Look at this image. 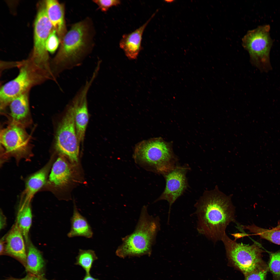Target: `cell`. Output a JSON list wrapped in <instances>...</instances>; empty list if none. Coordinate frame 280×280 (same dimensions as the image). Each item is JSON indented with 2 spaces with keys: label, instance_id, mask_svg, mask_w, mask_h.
I'll return each instance as SVG.
<instances>
[{
  "label": "cell",
  "instance_id": "cell-11",
  "mask_svg": "<svg viewBox=\"0 0 280 280\" xmlns=\"http://www.w3.org/2000/svg\"><path fill=\"white\" fill-rule=\"evenodd\" d=\"M98 74L93 73L73 97L69 103L74 112L76 131L80 143H82L89 121L87 96L89 91Z\"/></svg>",
  "mask_w": 280,
  "mask_h": 280
},
{
  "label": "cell",
  "instance_id": "cell-30",
  "mask_svg": "<svg viewBox=\"0 0 280 280\" xmlns=\"http://www.w3.org/2000/svg\"><path fill=\"white\" fill-rule=\"evenodd\" d=\"M5 216L2 213L0 215V229L3 228L6 224V219Z\"/></svg>",
  "mask_w": 280,
  "mask_h": 280
},
{
  "label": "cell",
  "instance_id": "cell-22",
  "mask_svg": "<svg viewBox=\"0 0 280 280\" xmlns=\"http://www.w3.org/2000/svg\"><path fill=\"white\" fill-rule=\"evenodd\" d=\"M242 229H247L254 234L259 236L275 244L280 245V229H271L258 227L254 224L251 225H241Z\"/></svg>",
  "mask_w": 280,
  "mask_h": 280
},
{
  "label": "cell",
  "instance_id": "cell-4",
  "mask_svg": "<svg viewBox=\"0 0 280 280\" xmlns=\"http://www.w3.org/2000/svg\"><path fill=\"white\" fill-rule=\"evenodd\" d=\"M134 157L137 163L163 175L177 166V159L170 145L160 138L144 141L138 144Z\"/></svg>",
  "mask_w": 280,
  "mask_h": 280
},
{
  "label": "cell",
  "instance_id": "cell-5",
  "mask_svg": "<svg viewBox=\"0 0 280 280\" xmlns=\"http://www.w3.org/2000/svg\"><path fill=\"white\" fill-rule=\"evenodd\" d=\"M31 62L29 59L21 62L22 65H20L17 76L1 87L0 90L1 109H4L15 98L29 92L32 86L49 79Z\"/></svg>",
  "mask_w": 280,
  "mask_h": 280
},
{
  "label": "cell",
  "instance_id": "cell-10",
  "mask_svg": "<svg viewBox=\"0 0 280 280\" xmlns=\"http://www.w3.org/2000/svg\"><path fill=\"white\" fill-rule=\"evenodd\" d=\"M25 127L10 122L0 133L1 145L4 154L17 159L28 158L31 153L30 137Z\"/></svg>",
  "mask_w": 280,
  "mask_h": 280
},
{
  "label": "cell",
  "instance_id": "cell-29",
  "mask_svg": "<svg viewBox=\"0 0 280 280\" xmlns=\"http://www.w3.org/2000/svg\"><path fill=\"white\" fill-rule=\"evenodd\" d=\"M5 238L3 237L0 240V255H3L5 251Z\"/></svg>",
  "mask_w": 280,
  "mask_h": 280
},
{
  "label": "cell",
  "instance_id": "cell-7",
  "mask_svg": "<svg viewBox=\"0 0 280 280\" xmlns=\"http://www.w3.org/2000/svg\"><path fill=\"white\" fill-rule=\"evenodd\" d=\"M270 28L268 25L259 26L248 31L242 39L243 46L249 53L253 63L265 72L272 68L270 53L273 41L270 35Z\"/></svg>",
  "mask_w": 280,
  "mask_h": 280
},
{
  "label": "cell",
  "instance_id": "cell-21",
  "mask_svg": "<svg viewBox=\"0 0 280 280\" xmlns=\"http://www.w3.org/2000/svg\"><path fill=\"white\" fill-rule=\"evenodd\" d=\"M32 215L30 203L23 204L18 213L16 222L22 233L26 243L31 225Z\"/></svg>",
  "mask_w": 280,
  "mask_h": 280
},
{
  "label": "cell",
  "instance_id": "cell-23",
  "mask_svg": "<svg viewBox=\"0 0 280 280\" xmlns=\"http://www.w3.org/2000/svg\"><path fill=\"white\" fill-rule=\"evenodd\" d=\"M97 259V257L93 250L79 249L75 264L81 267L86 274H89L94 262Z\"/></svg>",
  "mask_w": 280,
  "mask_h": 280
},
{
  "label": "cell",
  "instance_id": "cell-24",
  "mask_svg": "<svg viewBox=\"0 0 280 280\" xmlns=\"http://www.w3.org/2000/svg\"><path fill=\"white\" fill-rule=\"evenodd\" d=\"M269 267L275 276L280 278V252L272 253L270 255Z\"/></svg>",
  "mask_w": 280,
  "mask_h": 280
},
{
  "label": "cell",
  "instance_id": "cell-33",
  "mask_svg": "<svg viewBox=\"0 0 280 280\" xmlns=\"http://www.w3.org/2000/svg\"><path fill=\"white\" fill-rule=\"evenodd\" d=\"M3 280H11V278H9L8 279H6Z\"/></svg>",
  "mask_w": 280,
  "mask_h": 280
},
{
  "label": "cell",
  "instance_id": "cell-14",
  "mask_svg": "<svg viewBox=\"0 0 280 280\" xmlns=\"http://www.w3.org/2000/svg\"><path fill=\"white\" fill-rule=\"evenodd\" d=\"M24 240L16 222L5 238V253L22 262L25 267L27 253Z\"/></svg>",
  "mask_w": 280,
  "mask_h": 280
},
{
  "label": "cell",
  "instance_id": "cell-6",
  "mask_svg": "<svg viewBox=\"0 0 280 280\" xmlns=\"http://www.w3.org/2000/svg\"><path fill=\"white\" fill-rule=\"evenodd\" d=\"M221 241L228 259L245 276L261 267L263 251L260 244L255 242L249 245L239 243L230 239L226 233Z\"/></svg>",
  "mask_w": 280,
  "mask_h": 280
},
{
  "label": "cell",
  "instance_id": "cell-27",
  "mask_svg": "<svg viewBox=\"0 0 280 280\" xmlns=\"http://www.w3.org/2000/svg\"><path fill=\"white\" fill-rule=\"evenodd\" d=\"M267 270L260 267L245 276L244 280H265Z\"/></svg>",
  "mask_w": 280,
  "mask_h": 280
},
{
  "label": "cell",
  "instance_id": "cell-15",
  "mask_svg": "<svg viewBox=\"0 0 280 280\" xmlns=\"http://www.w3.org/2000/svg\"><path fill=\"white\" fill-rule=\"evenodd\" d=\"M28 92L15 98L9 104L11 122L21 125L25 127L30 124L32 121Z\"/></svg>",
  "mask_w": 280,
  "mask_h": 280
},
{
  "label": "cell",
  "instance_id": "cell-18",
  "mask_svg": "<svg viewBox=\"0 0 280 280\" xmlns=\"http://www.w3.org/2000/svg\"><path fill=\"white\" fill-rule=\"evenodd\" d=\"M50 162L27 179L24 193L23 203H30L34 194L44 185L46 181L50 166Z\"/></svg>",
  "mask_w": 280,
  "mask_h": 280
},
{
  "label": "cell",
  "instance_id": "cell-8",
  "mask_svg": "<svg viewBox=\"0 0 280 280\" xmlns=\"http://www.w3.org/2000/svg\"><path fill=\"white\" fill-rule=\"evenodd\" d=\"M52 26L43 4L39 9L34 23V47L30 59L37 67L49 74L52 72L46 43Z\"/></svg>",
  "mask_w": 280,
  "mask_h": 280
},
{
  "label": "cell",
  "instance_id": "cell-1",
  "mask_svg": "<svg viewBox=\"0 0 280 280\" xmlns=\"http://www.w3.org/2000/svg\"><path fill=\"white\" fill-rule=\"evenodd\" d=\"M195 205L198 232L214 243L221 241L228 226L235 220L230 197L215 188L205 191Z\"/></svg>",
  "mask_w": 280,
  "mask_h": 280
},
{
  "label": "cell",
  "instance_id": "cell-28",
  "mask_svg": "<svg viewBox=\"0 0 280 280\" xmlns=\"http://www.w3.org/2000/svg\"><path fill=\"white\" fill-rule=\"evenodd\" d=\"M11 280H49L45 278L43 275H37L28 272L26 275L22 278H11Z\"/></svg>",
  "mask_w": 280,
  "mask_h": 280
},
{
  "label": "cell",
  "instance_id": "cell-31",
  "mask_svg": "<svg viewBox=\"0 0 280 280\" xmlns=\"http://www.w3.org/2000/svg\"><path fill=\"white\" fill-rule=\"evenodd\" d=\"M82 280H99L98 279L92 277L90 275L86 274L85 276Z\"/></svg>",
  "mask_w": 280,
  "mask_h": 280
},
{
  "label": "cell",
  "instance_id": "cell-20",
  "mask_svg": "<svg viewBox=\"0 0 280 280\" xmlns=\"http://www.w3.org/2000/svg\"><path fill=\"white\" fill-rule=\"evenodd\" d=\"M45 262L41 253L31 243L28 246L25 267L28 272L37 275L42 274Z\"/></svg>",
  "mask_w": 280,
  "mask_h": 280
},
{
  "label": "cell",
  "instance_id": "cell-19",
  "mask_svg": "<svg viewBox=\"0 0 280 280\" xmlns=\"http://www.w3.org/2000/svg\"><path fill=\"white\" fill-rule=\"evenodd\" d=\"M70 221L71 228L67 234L68 237L82 236L90 238L93 237V232L90 224L86 219L78 211L75 205Z\"/></svg>",
  "mask_w": 280,
  "mask_h": 280
},
{
  "label": "cell",
  "instance_id": "cell-16",
  "mask_svg": "<svg viewBox=\"0 0 280 280\" xmlns=\"http://www.w3.org/2000/svg\"><path fill=\"white\" fill-rule=\"evenodd\" d=\"M60 155L52 165L48 181L50 184L58 188L66 186L73 174L70 164L65 156Z\"/></svg>",
  "mask_w": 280,
  "mask_h": 280
},
{
  "label": "cell",
  "instance_id": "cell-26",
  "mask_svg": "<svg viewBox=\"0 0 280 280\" xmlns=\"http://www.w3.org/2000/svg\"><path fill=\"white\" fill-rule=\"evenodd\" d=\"M93 1L103 12H106L111 7L117 6L121 3L119 0H95Z\"/></svg>",
  "mask_w": 280,
  "mask_h": 280
},
{
  "label": "cell",
  "instance_id": "cell-25",
  "mask_svg": "<svg viewBox=\"0 0 280 280\" xmlns=\"http://www.w3.org/2000/svg\"><path fill=\"white\" fill-rule=\"evenodd\" d=\"M56 32L55 30H53L46 42V49L51 53H53L55 52L58 48L60 41L56 34Z\"/></svg>",
  "mask_w": 280,
  "mask_h": 280
},
{
  "label": "cell",
  "instance_id": "cell-13",
  "mask_svg": "<svg viewBox=\"0 0 280 280\" xmlns=\"http://www.w3.org/2000/svg\"><path fill=\"white\" fill-rule=\"evenodd\" d=\"M158 10L144 24L133 32L123 34L119 42L120 48L129 59H136L142 49L143 35L146 27Z\"/></svg>",
  "mask_w": 280,
  "mask_h": 280
},
{
  "label": "cell",
  "instance_id": "cell-12",
  "mask_svg": "<svg viewBox=\"0 0 280 280\" xmlns=\"http://www.w3.org/2000/svg\"><path fill=\"white\" fill-rule=\"evenodd\" d=\"M187 168L177 166L163 175L166 180L165 187L156 201L165 200L167 201L169 205V214L172 205L187 187L186 174Z\"/></svg>",
  "mask_w": 280,
  "mask_h": 280
},
{
  "label": "cell",
  "instance_id": "cell-32",
  "mask_svg": "<svg viewBox=\"0 0 280 280\" xmlns=\"http://www.w3.org/2000/svg\"><path fill=\"white\" fill-rule=\"evenodd\" d=\"M272 229H280V221L278 222L277 226Z\"/></svg>",
  "mask_w": 280,
  "mask_h": 280
},
{
  "label": "cell",
  "instance_id": "cell-9",
  "mask_svg": "<svg viewBox=\"0 0 280 280\" xmlns=\"http://www.w3.org/2000/svg\"><path fill=\"white\" fill-rule=\"evenodd\" d=\"M55 138L56 150L72 162L77 163L80 143L76 131L73 110L69 104L58 125Z\"/></svg>",
  "mask_w": 280,
  "mask_h": 280
},
{
  "label": "cell",
  "instance_id": "cell-2",
  "mask_svg": "<svg viewBox=\"0 0 280 280\" xmlns=\"http://www.w3.org/2000/svg\"><path fill=\"white\" fill-rule=\"evenodd\" d=\"M90 26L87 21L73 25L65 35L51 66L55 78L66 70L81 65L88 53Z\"/></svg>",
  "mask_w": 280,
  "mask_h": 280
},
{
  "label": "cell",
  "instance_id": "cell-17",
  "mask_svg": "<svg viewBox=\"0 0 280 280\" xmlns=\"http://www.w3.org/2000/svg\"><path fill=\"white\" fill-rule=\"evenodd\" d=\"M45 3L47 16L61 42L66 34L64 5L55 0H47Z\"/></svg>",
  "mask_w": 280,
  "mask_h": 280
},
{
  "label": "cell",
  "instance_id": "cell-3",
  "mask_svg": "<svg viewBox=\"0 0 280 280\" xmlns=\"http://www.w3.org/2000/svg\"><path fill=\"white\" fill-rule=\"evenodd\" d=\"M160 228L159 218L148 213L147 207L142 208L134 231L122 239L116 255L124 258L127 257L150 256Z\"/></svg>",
  "mask_w": 280,
  "mask_h": 280
}]
</instances>
